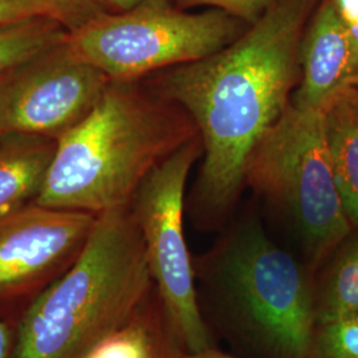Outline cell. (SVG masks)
<instances>
[{
  "mask_svg": "<svg viewBox=\"0 0 358 358\" xmlns=\"http://www.w3.org/2000/svg\"><path fill=\"white\" fill-rule=\"evenodd\" d=\"M319 3L276 0L223 50L152 77V92L183 109L202 142L190 207L201 229H215L229 217L245 186L250 154L291 103L301 40Z\"/></svg>",
  "mask_w": 358,
  "mask_h": 358,
  "instance_id": "1",
  "label": "cell"
},
{
  "mask_svg": "<svg viewBox=\"0 0 358 358\" xmlns=\"http://www.w3.org/2000/svg\"><path fill=\"white\" fill-rule=\"evenodd\" d=\"M198 306L214 340L243 358H306L316 325L313 272L271 239L255 215L241 219L194 259Z\"/></svg>",
  "mask_w": 358,
  "mask_h": 358,
  "instance_id": "2",
  "label": "cell"
},
{
  "mask_svg": "<svg viewBox=\"0 0 358 358\" xmlns=\"http://www.w3.org/2000/svg\"><path fill=\"white\" fill-rule=\"evenodd\" d=\"M198 136L189 115L137 81H110L56 153L35 203L99 215L129 205L153 167Z\"/></svg>",
  "mask_w": 358,
  "mask_h": 358,
  "instance_id": "3",
  "label": "cell"
},
{
  "mask_svg": "<svg viewBox=\"0 0 358 358\" xmlns=\"http://www.w3.org/2000/svg\"><path fill=\"white\" fill-rule=\"evenodd\" d=\"M153 289L130 207L103 211L76 260L27 308L13 358H80L128 321Z\"/></svg>",
  "mask_w": 358,
  "mask_h": 358,
  "instance_id": "4",
  "label": "cell"
},
{
  "mask_svg": "<svg viewBox=\"0 0 358 358\" xmlns=\"http://www.w3.org/2000/svg\"><path fill=\"white\" fill-rule=\"evenodd\" d=\"M244 180L288 220L313 275L353 230L334 178L325 109L289 103L250 154Z\"/></svg>",
  "mask_w": 358,
  "mask_h": 358,
  "instance_id": "5",
  "label": "cell"
},
{
  "mask_svg": "<svg viewBox=\"0 0 358 358\" xmlns=\"http://www.w3.org/2000/svg\"><path fill=\"white\" fill-rule=\"evenodd\" d=\"M244 26L220 10L190 13L169 0H145L69 32L66 44L112 81H137L223 50L243 35Z\"/></svg>",
  "mask_w": 358,
  "mask_h": 358,
  "instance_id": "6",
  "label": "cell"
},
{
  "mask_svg": "<svg viewBox=\"0 0 358 358\" xmlns=\"http://www.w3.org/2000/svg\"><path fill=\"white\" fill-rule=\"evenodd\" d=\"M201 157L198 134L153 167L129 202L141 231L155 289L187 352L217 346L199 310L194 259L183 229L186 183Z\"/></svg>",
  "mask_w": 358,
  "mask_h": 358,
  "instance_id": "7",
  "label": "cell"
},
{
  "mask_svg": "<svg viewBox=\"0 0 358 358\" xmlns=\"http://www.w3.org/2000/svg\"><path fill=\"white\" fill-rule=\"evenodd\" d=\"M110 81L65 41L0 80V128L57 140L90 113Z\"/></svg>",
  "mask_w": 358,
  "mask_h": 358,
  "instance_id": "8",
  "label": "cell"
},
{
  "mask_svg": "<svg viewBox=\"0 0 358 358\" xmlns=\"http://www.w3.org/2000/svg\"><path fill=\"white\" fill-rule=\"evenodd\" d=\"M96 217L35 202L0 217V300L68 268L87 243Z\"/></svg>",
  "mask_w": 358,
  "mask_h": 358,
  "instance_id": "9",
  "label": "cell"
},
{
  "mask_svg": "<svg viewBox=\"0 0 358 358\" xmlns=\"http://www.w3.org/2000/svg\"><path fill=\"white\" fill-rule=\"evenodd\" d=\"M358 80V51L333 0H320L300 45V80L291 103L325 109L334 96Z\"/></svg>",
  "mask_w": 358,
  "mask_h": 358,
  "instance_id": "10",
  "label": "cell"
},
{
  "mask_svg": "<svg viewBox=\"0 0 358 358\" xmlns=\"http://www.w3.org/2000/svg\"><path fill=\"white\" fill-rule=\"evenodd\" d=\"M187 353L154 285L134 315L80 358H183Z\"/></svg>",
  "mask_w": 358,
  "mask_h": 358,
  "instance_id": "11",
  "label": "cell"
},
{
  "mask_svg": "<svg viewBox=\"0 0 358 358\" xmlns=\"http://www.w3.org/2000/svg\"><path fill=\"white\" fill-rule=\"evenodd\" d=\"M57 140L23 131L0 133V217L35 202L51 169Z\"/></svg>",
  "mask_w": 358,
  "mask_h": 358,
  "instance_id": "12",
  "label": "cell"
},
{
  "mask_svg": "<svg viewBox=\"0 0 358 358\" xmlns=\"http://www.w3.org/2000/svg\"><path fill=\"white\" fill-rule=\"evenodd\" d=\"M333 171L346 215L358 229V87L341 90L325 108Z\"/></svg>",
  "mask_w": 358,
  "mask_h": 358,
  "instance_id": "13",
  "label": "cell"
},
{
  "mask_svg": "<svg viewBox=\"0 0 358 358\" xmlns=\"http://www.w3.org/2000/svg\"><path fill=\"white\" fill-rule=\"evenodd\" d=\"M313 297L316 322L358 316V229L315 272Z\"/></svg>",
  "mask_w": 358,
  "mask_h": 358,
  "instance_id": "14",
  "label": "cell"
},
{
  "mask_svg": "<svg viewBox=\"0 0 358 358\" xmlns=\"http://www.w3.org/2000/svg\"><path fill=\"white\" fill-rule=\"evenodd\" d=\"M69 31L48 16L0 26V80L66 41Z\"/></svg>",
  "mask_w": 358,
  "mask_h": 358,
  "instance_id": "15",
  "label": "cell"
},
{
  "mask_svg": "<svg viewBox=\"0 0 358 358\" xmlns=\"http://www.w3.org/2000/svg\"><path fill=\"white\" fill-rule=\"evenodd\" d=\"M306 358H358V316L316 322Z\"/></svg>",
  "mask_w": 358,
  "mask_h": 358,
  "instance_id": "16",
  "label": "cell"
},
{
  "mask_svg": "<svg viewBox=\"0 0 358 358\" xmlns=\"http://www.w3.org/2000/svg\"><path fill=\"white\" fill-rule=\"evenodd\" d=\"M48 17L73 32L108 13L106 0H36Z\"/></svg>",
  "mask_w": 358,
  "mask_h": 358,
  "instance_id": "17",
  "label": "cell"
},
{
  "mask_svg": "<svg viewBox=\"0 0 358 358\" xmlns=\"http://www.w3.org/2000/svg\"><path fill=\"white\" fill-rule=\"evenodd\" d=\"M180 8L208 6L252 26L268 11L276 0H177Z\"/></svg>",
  "mask_w": 358,
  "mask_h": 358,
  "instance_id": "18",
  "label": "cell"
},
{
  "mask_svg": "<svg viewBox=\"0 0 358 358\" xmlns=\"http://www.w3.org/2000/svg\"><path fill=\"white\" fill-rule=\"evenodd\" d=\"M34 16H47L36 0H0V26Z\"/></svg>",
  "mask_w": 358,
  "mask_h": 358,
  "instance_id": "19",
  "label": "cell"
},
{
  "mask_svg": "<svg viewBox=\"0 0 358 358\" xmlns=\"http://www.w3.org/2000/svg\"><path fill=\"white\" fill-rule=\"evenodd\" d=\"M358 51V0H333Z\"/></svg>",
  "mask_w": 358,
  "mask_h": 358,
  "instance_id": "20",
  "label": "cell"
},
{
  "mask_svg": "<svg viewBox=\"0 0 358 358\" xmlns=\"http://www.w3.org/2000/svg\"><path fill=\"white\" fill-rule=\"evenodd\" d=\"M15 334L11 329L0 321V358H13Z\"/></svg>",
  "mask_w": 358,
  "mask_h": 358,
  "instance_id": "21",
  "label": "cell"
},
{
  "mask_svg": "<svg viewBox=\"0 0 358 358\" xmlns=\"http://www.w3.org/2000/svg\"><path fill=\"white\" fill-rule=\"evenodd\" d=\"M183 358H243L239 356H232L229 353L222 352L217 346H210L207 349H202L199 352H187Z\"/></svg>",
  "mask_w": 358,
  "mask_h": 358,
  "instance_id": "22",
  "label": "cell"
},
{
  "mask_svg": "<svg viewBox=\"0 0 358 358\" xmlns=\"http://www.w3.org/2000/svg\"><path fill=\"white\" fill-rule=\"evenodd\" d=\"M145 0H106L108 10H112L113 13H124L130 8H134L136 6L141 4Z\"/></svg>",
  "mask_w": 358,
  "mask_h": 358,
  "instance_id": "23",
  "label": "cell"
},
{
  "mask_svg": "<svg viewBox=\"0 0 358 358\" xmlns=\"http://www.w3.org/2000/svg\"><path fill=\"white\" fill-rule=\"evenodd\" d=\"M353 85H357V87H358V80H357V81H356V83H355V84H353Z\"/></svg>",
  "mask_w": 358,
  "mask_h": 358,
  "instance_id": "24",
  "label": "cell"
},
{
  "mask_svg": "<svg viewBox=\"0 0 358 358\" xmlns=\"http://www.w3.org/2000/svg\"><path fill=\"white\" fill-rule=\"evenodd\" d=\"M1 131H3V130H1V128H0V133H1Z\"/></svg>",
  "mask_w": 358,
  "mask_h": 358,
  "instance_id": "25",
  "label": "cell"
}]
</instances>
